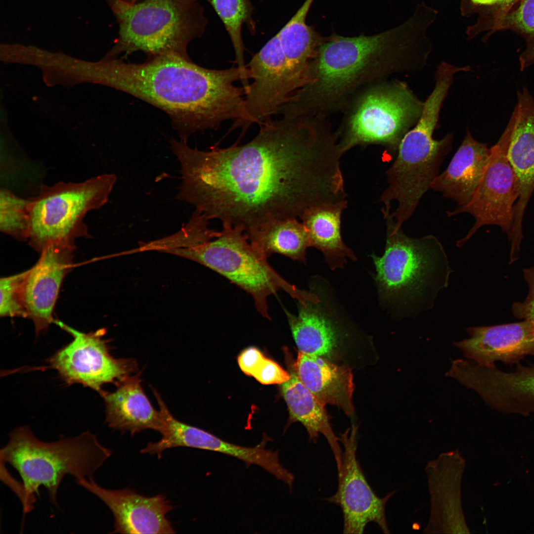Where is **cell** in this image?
Masks as SVG:
<instances>
[{
	"label": "cell",
	"instance_id": "cell-1",
	"mask_svg": "<svg viewBox=\"0 0 534 534\" xmlns=\"http://www.w3.org/2000/svg\"><path fill=\"white\" fill-rule=\"evenodd\" d=\"M259 126L248 142L210 151L172 140L180 167L176 198L244 232L346 198L342 155L326 118L281 116Z\"/></svg>",
	"mask_w": 534,
	"mask_h": 534
},
{
	"label": "cell",
	"instance_id": "cell-2",
	"mask_svg": "<svg viewBox=\"0 0 534 534\" xmlns=\"http://www.w3.org/2000/svg\"><path fill=\"white\" fill-rule=\"evenodd\" d=\"M433 23L415 8L402 24L370 36L325 38L312 61L305 84L281 108L291 117L343 112L367 87L398 72L423 67L431 51L427 35Z\"/></svg>",
	"mask_w": 534,
	"mask_h": 534
},
{
	"label": "cell",
	"instance_id": "cell-3",
	"mask_svg": "<svg viewBox=\"0 0 534 534\" xmlns=\"http://www.w3.org/2000/svg\"><path fill=\"white\" fill-rule=\"evenodd\" d=\"M242 80L238 67L206 68L188 56L173 53L149 57L141 63L105 58L100 68V83L164 111L185 142L197 132L245 119V90L235 85Z\"/></svg>",
	"mask_w": 534,
	"mask_h": 534
},
{
	"label": "cell",
	"instance_id": "cell-4",
	"mask_svg": "<svg viewBox=\"0 0 534 534\" xmlns=\"http://www.w3.org/2000/svg\"><path fill=\"white\" fill-rule=\"evenodd\" d=\"M111 453L89 431L48 442L38 439L25 426L10 433L7 443L0 450V459L1 464H9L20 477L19 483L9 476L5 484L19 498L26 514L33 509L41 486L46 489L50 502L60 510L57 495L64 477L93 478Z\"/></svg>",
	"mask_w": 534,
	"mask_h": 534
},
{
	"label": "cell",
	"instance_id": "cell-5",
	"mask_svg": "<svg viewBox=\"0 0 534 534\" xmlns=\"http://www.w3.org/2000/svg\"><path fill=\"white\" fill-rule=\"evenodd\" d=\"M117 21L116 44L106 58L142 51L148 57L188 56L187 47L200 38L207 19L198 0H106Z\"/></svg>",
	"mask_w": 534,
	"mask_h": 534
},
{
	"label": "cell",
	"instance_id": "cell-6",
	"mask_svg": "<svg viewBox=\"0 0 534 534\" xmlns=\"http://www.w3.org/2000/svg\"><path fill=\"white\" fill-rule=\"evenodd\" d=\"M387 223L385 252L371 256L380 294L407 312L424 309L422 304L430 308L439 291L448 285L451 272L442 244L432 235L410 237Z\"/></svg>",
	"mask_w": 534,
	"mask_h": 534
},
{
	"label": "cell",
	"instance_id": "cell-7",
	"mask_svg": "<svg viewBox=\"0 0 534 534\" xmlns=\"http://www.w3.org/2000/svg\"><path fill=\"white\" fill-rule=\"evenodd\" d=\"M219 236L206 242L173 248L166 252L196 262L224 276L252 297L262 316L270 319L267 299L283 291L298 303L316 302L315 294L289 283L252 245L243 229L223 223Z\"/></svg>",
	"mask_w": 534,
	"mask_h": 534
},
{
	"label": "cell",
	"instance_id": "cell-8",
	"mask_svg": "<svg viewBox=\"0 0 534 534\" xmlns=\"http://www.w3.org/2000/svg\"><path fill=\"white\" fill-rule=\"evenodd\" d=\"M422 102L407 84L382 81L365 89L350 102L335 131L341 154L356 146L378 144L398 151L409 129L419 118Z\"/></svg>",
	"mask_w": 534,
	"mask_h": 534
},
{
	"label": "cell",
	"instance_id": "cell-9",
	"mask_svg": "<svg viewBox=\"0 0 534 534\" xmlns=\"http://www.w3.org/2000/svg\"><path fill=\"white\" fill-rule=\"evenodd\" d=\"M117 180L105 174L80 182L43 185L30 199L29 244L40 253L52 245L74 246L81 237H89L84 218L108 201Z\"/></svg>",
	"mask_w": 534,
	"mask_h": 534
},
{
	"label": "cell",
	"instance_id": "cell-10",
	"mask_svg": "<svg viewBox=\"0 0 534 534\" xmlns=\"http://www.w3.org/2000/svg\"><path fill=\"white\" fill-rule=\"evenodd\" d=\"M320 302L298 303L297 315L285 311L299 352L352 369L374 364L378 355L371 340L340 325L326 312Z\"/></svg>",
	"mask_w": 534,
	"mask_h": 534
},
{
	"label": "cell",
	"instance_id": "cell-11",
	"mask_svg": "<svg viewBox=\"0 0 534 534\" xmlns=\"http://www.w3.org/2000/svg\"><path fill=\"white\" fill-rule=\"evenodd\" d=\"M520 194L517 177L507 155V143L502 135L490 147L489 162L483 177L468 203L447 212L448 217L461 213L471 215L475 223L466 235L457 241L461 247L482 226L495 225L512 234L515 206Z\"/></svg>",
	"mask_w": 534,
	"mask_h": 534
},
{
	"label": "cell",
	"instance_id": "cell-12",
	"mask_svg": "<svg viewBox=\"0 0 534 534\" xmlns=\"http://www.w3.org/2000/svg\"><path fill=\"white\" fill-rule=\"evenodd\" d=\"M55 322L73 337L48 359L51 367L67 384H80L100 393L104 385L116 384L136 370L134 359L116 358L111 355L103 339L104 329L86 333L62 322Z\"/></svg>",
	"mask_w": 534,
	"mask_h": 534
},
{
	"label": "cell",
	"instance_id": "cell-13",
	"mask_svg": "<svg viewBox=\"0 0 534 534\" xmlns=\"http://www.w3.org/2000/svg\"><path fill=\"white\" fill-rule=\"evenodd\" d=\"M357 427L353 424L340 434L344 447L338 472L337 491L326 498L339 506L343 513V533L363 534L367 524L374 522L385 534H390L385 515L386 504L396 491L379 497L373 490L356 457Z\"/></svg>",
	"mask_w": 534,
	"mask_h": 534
},
{
	"label": "cell",
	"instance_id": "cell-14",
	"mask_svg": "<svg viewBox=\"0 0 534 534\" xmlns=\"http://www.w3.org/2000/svg\"><path fill=\"white\" fill-rule=\"evenodd\" d=\"M465 467L466 460L457 449L443 452L428 461L425 471L431 509L424 533H470L461 499Z\"/></svg>",
	"mask_w": 534,
	"mask_h": 534
},
{
	"label": "cell",
	"instance_id": "cell-15",
	"mask_svg": "<svg viewBox=\"0 0 534 534\" xmlns=\"http://www.w3.org/2000/svg\"><path fill=\"white\" fill-rule=\"evenodd\" d=\"M75 482L96 496L108 507L114 517L111 534H175L167 514L174 507L162 494L148 497L129 489L110 490L93 478Z\"/></svg>",
	"mask_w": 534,
	"mask_h": 534
},
{
	"label": "cell",
	"instance_id": "cell-16",
	"mask_svg": "<svg viewBox=\"0 0 534 534\" xmlns=\"http://www.w3.org/2000/svg\"><path fill=\"white\" fill-rule=\"evenodd\" d=\"M161 436L157 442L161 451L176 447H187L221 453L242 461L247 467L255 465L262 468L287 485L292 490L294 475L281 463L278 452L267 448L266 439L254 446L240 445L181 422L172 414L165 418Z\"/></svg>",
	"mask_w": 534,
	"mask_h": 534
},
{
	"label": "cell",
	"instance_id": "cell-17",
	"mask_svg": "<svg viewBox=\"0 0 534 534\" xmlns=\"http://www.w3.org/2000/svg\"><path fill=\"white\" fill-rule=\"evenodd\" d=\"M247 68L253 82L245 91L244 129L271 119L289 100L287 63L277 34L252 57Z\"/></svg>",
	"mask_w": 534,
	"mask_h": 534
},
{
	"label": "cell",
	"instance_id": "cell-18",
	"mask_svg": "<svg viewBox=\"0 0 534 534\" xmlns=\"http://www.w3.org/2000/svg\"><path fill=\"white\" fill-rule=\"evenodd\" d=\"M518 102L503 134L507 155L519 181L520 194L514 209L512 238H523L524 212L534 191V100L527 89L518 94Z\"/></svg>",
	"mask_w": 534,
	"mask_h": 534
},
{
	"label": "cell",
	"instance_id": "cell-19",
	"mask_svg": "<svg viewBox=\"0 0 534 534\" xmlns=\"http://www.w3.org/2000/svg\"><path fill=\"white\" fill-rule=\"evenodd\" d=\"M74 246L52 245L44 249L41 257L28 270L24 297L28 317L36 332L46 329L53 321V311L64 277L72 266Z\"/></svg>",
	"mask_w": 534,
	"mask_h": 534
},
{
	"label": "cell",
	"instance_id": "cell-20",
	"mask_svg": "<svg viewBox=\"0 0 534 534\" xmlns=\"http://www.w3.org/2000/svg\"><path fill=\"white\" fill-rule=\"evenodd\" d=\"M470 337L454 345L465 357L481 365H494L496 361L519 364L524 357L534 355V327L527 320L509 324L469 327Z\"/></svg>",
	"mask_w": 534,
	"mask_h": 534
},
{
	"label": "cell",
	"instance_id": "cell-21",
	"mask_svg": "<svg viewBox=\"0 0 534 534\" xmlns=\"http://www.w3.org/2000/svg\"><path fill=\"white\" fill-rule=\"evenodd\" d=\"M141 373L128 375L117 382L114 392L99 393L105 404L106 422L110 428L132 435L147 429L159 432L161 414L153 407L143 391Z\"/></svg>",
	"mask_w": 534,
	"mask_h": 534
},
{
	"label": "cell",
	"instance_id": "cell-22",
	"mask_svg": "<svg viewBox=\"0 0 534 534\" xmlns=\"http://www.w3.org/2000/svg\"><path fill=\"white\" fill-rule=\"evenodd\" d=\"M295 369L299 380L321 403L336 406L347 416H354L351 367L299 352Z\"/></svg>",
	"mask_w": 534,
	"mask_h": 534
},
{
	"label": "cell",
	"instance_id": "cell-23",
	"mask_svg": "<svg viewBox=\"0 0 534 534\" xmlns=\"http://www.w3.org/2000/svg\"><path fill=\"white\" fill-rule=\"evenodd\" d=\"M490 154L487 144L477 141L468 130L446 169L438 175L431 188L456 202H469L486 170Z\"/></svg>",
	"mask_w": 534,
	"mask_h": 534
},
{
	"label": "cell",
	"instance_id": "cell-24",
	"mask_svg": "<svg viewBox=\"0 0 534 534\" xmlns=\"http://www.w3.org/2000/svg\"><path fill=\"white\" fill-rule=\"evenodd\" d=\"M348 200L326 203L307 209L300 217L311 246L319 250L331 269L342 267L348 258L356 257L344 244L341 233V216Z\"/></svg>",
	"mask_w": 534,
	"mask_h": 534
},
{
	"label": "cell",
	"instance_id": "cell-25",
	"mask_svg": "<svg viewBox=\"0 0 534 534\" xmlns=\"http://www.w3.org/2000/svg\"><path fill=\"white\" fill-rule=\"evenodd\" d=\"M282 395L289 412V423L300 422L310 441L316 443L319 434L326 439L333 453L338 470L342 464L343 451L339 438L335 434L325 405L299 380L296 373L282 384Z\"/></svg>",
	"mask_w": 534,
	"mask_h": 534
},
{
	"label": "cell",
	"instance_id": "cell-26",
	"mask_svg": "<svg viewBox=\"0 0 534 534\" xmlns=\"http://www.w3.org/2000/svg\"><path fill=\"white\" fill-rule=\"evenodd\" d=\"M244 233L267 258L278 254L305 262L307 249L311 246L305 228L297 218L272 222Z\"/></svg>",
	"mask_w": 534,
	"mask_h": 534
},
{
	"label": "cell",
	"instance_id": "cell-27",
	"mask_svg": "<svg viewBox=\"0 0 534 534\" xmlns=\"http://www.w3.org/2000/svg\"><path fill=\"white\" fill-rule=\"evenodd\" d=\"M314 0H306L296 13L276 34L289 68L307 72L324 40L306 22Z\"/></svg>",
	"mask_w": 534,
	"mask_h": 534
},
{
	"label": "cell",
	"instance_id": "cell-28",
	"mask_svg": "<svg viewBox=\"0 0 534 534\" xmlns=\"http://www.w3.org/2000/svg\"><path fill=\"white\" fill-rule=\"evenodd\" d=\"M213 7L222 21L231 40L234 50L235 61L240 70L243 81L250 79L249 72L244 61L245 46L242 30L244 26L251 35L256 32L253 14L254 7L250 0H206Z\"/></svg>",
	"mask_w": 534,
	"mask_h": 534
},
{
	"label": "cell",
	"instance_id": "cell-29",
	"mask_svg": "<svg viewBox=\"0 0 534 534\" xmlns=\"http://www.w3.org/2000/svg\"><path fill=\"white\" fill-rule=\"evenodd\" d=\"M477 22L467 28L470 39L485 31L511 30L528 41L534 38V0H518L499 13L481 11Z\"/></svg>",
	"mask_w": 534,
	"mask_h": 534
},
{
	"label": "cell",
	"instance_id": "cell-30",
	"mask_svg": "<svg viewBox=\"0 0 534 534\" xmlns=\"http://www.w3.org/2000/svg\"><path fill=\"white\" fill-rule=\"evenodd\" d=\"M210 219L200 210L195 209L188 222L175 233L146 244L148 249L161 251L192 246L215 239L221 232L209 227Z\"/></svg>",
	"mask_w": 534,
	"mask_h": 534
},
{
	"label": "cell",
	"instance_id": "cell-31",
	"mask_svg": "<svg viewBox=\"0 0 534 534\" xmlns=\"http://www.w3.org/2000/svg\"><path fill=\"white\" fill-rule=\"evenodd\" d=\"M30 199L19 197L8 189L0 192V229L20 240H28Z\"/></svg>",
	"mask_w": 534,
	"mask_h": 534
},
{
	"label": "cell",
	"instance_id": "cell-32",
	"mask_svg": "<svg viewBox=\"0 0 534 534\" xmlns=\"http://www.w3.org/2000/svg\"><path fill=\"white\" fill-rule=\"evenodd\" d=\"M28 270L0 280V315L28 317L24 297V281Z\"/></svg>",
	"mask_w": 534,
	"mask_h": 534
},
{
	"label": "cell",
	"instance_id": "cell-33",
	"mask_svg": "<svg viewBox=\"0 0 534 534\" xmlns=\"http://www.w3.org/2000/svg\"><path fill=\"white\" fill-rule=\"evenodd\" d=\"M524 275L529 293L525 301L513 305L512 311L516 317L530 321L534 327V267L524 269Z\"/></svg>",
	"mask_w": 534,
	"mask_h": 534
},
{
	"label": "cell",
	"instance_id": "cell-34",
	"mask_svg": "<svg viewBox=\"0 0 534 534\" xmlns=\"http://www.w3.org/2000/svg\"><path fill=\"white\" fill-rule=\"evenodd\" d=\"M253 377L263 384H282L290 379V375L274 361L266 357Z\"/></svg>",
	"mask_w": 534,
	"mask_h": 534
},
{
	"label": "cell",
	"instance_id": "cell-35",
	"mask_svg": "<svg viewBox=\"0 0 534 534\" xmlns=\"http://www.w3.org/2000/svg\"><path fill=\"white\" fill-rule=\"evenodd\" d=\"M266 357L257 348L250 347L243 351L238 357V363L242 371L253 376Z\"/></svg>",
	"mask_w": 534,
	"mask_h": 534
},
{
	"label": "cell",
	"instance_id": "cell-36",
	"mask_svg": "<svg viewBox=\"0 0 534 534\" xmlns=\"http://www.w3.org/2000/svg\"><path fill=\"white\" fill-rule=\"evenodd\" d=\"M534 62V38L528 41L526 49L520 57L521 70H523Z\"/></svg>",
	"mask_w": 534,
	"mask_h": 534
},
{
	"label": "cell",
	"instance_id": "cell-37",
	"mask_svg": "<svg viewBox=\"0 0 534 534\" xmlns=\"http://www.w3.org/2000/svg\"><path fill=\"white\" fill-rule=\"evenodd\" d=\"M518 0H501L496 5L489 6L490 10L495 13L502 12L508 9Z\"/></svg>",
	"mask_w": 534,
	"mask_h": 534
},
{
	"label": "cell",
	"instance_id": "cell-38",
	"mask_svg": "<svg viewBox=\"0 0 534 534\" xmlns=\"http://www.w3.org/2000/svg\"><path fill=\"white\" fill-rule=\"evenodd\" d=\"M475 4L483 6L496 5L500 3L501 0H470Z\"/></svg>",
	"mask_w": 534,
	"mask_h": 534
},
{
	"label": "cell",
	"instance_id": "cell-39",
	"mask_svg": "<svg viewBox=\"0 0 534 534\" xmlns=\"http://www.w3.org/2000/svg\"><path fill=\"white\" fill-rule=\"evenodd\" d=\"M97 71H98V69H97ZM97 75H98V72H97Z\"/></svg>",
	"mask_w": 534,
	"mask_h": 534
}]
</instances>
